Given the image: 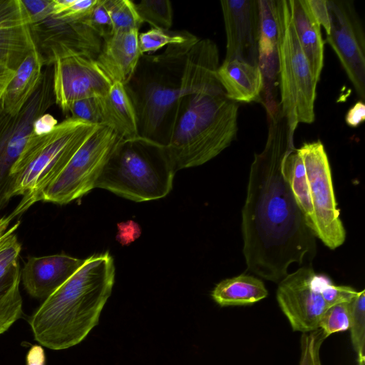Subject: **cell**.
<instances>
[{
  "instance_id": "cell-1",
  "label": "cell",
  "mask_w": 365,
  "mask_h": 365,
  "mask_svg": "<svg viewBox=\"0 0 365 365\" xmlns=\"http://www.w3.org/2000/svg\"><path fill=\"white\" fill-rule=\"evenodd\" d=\"M264 106L268 135L250 168L242 212L243 254L247 271L279 283L292 263L314 257L316 242L283 173L294 132L279 104Z\"/></svg>"
},
{
  "instance_id": "cell-2",
  "label": "cell",
  "mask_w": 365,
  "mask_h": 365,
  "mask_svg": "<svg viewBox=\"0 0 365 365\" xmlns=\"http://www.w3.org/2000/svg\"><path fill=\"white\" fill-rule=\"evenodd\" d=\"M114 279V262L108 252L85 259L29 319L34 339L53 350L79 344L97 325Z\"/></svg>"
},
{
  "instance_id": "cell-3",
  "label": "cell",
  "mask_w": 365,
  "mask_h": 365,
  "mask_svg": "<svg viewBox=\"0 0 365 365\" xmlns=\"http://www.w3.org/2000/svg\"><path fill=\"white\" fill-rule=\"evenodd\" d=\"M237 116V103L225 93L191 95L178 103L165 143H152L162 150L175 172L199 166L231 144Z\"/></svg>"
},
{
  "instance_id": "cell-4",
  "label": "cell",
  "mask_w": 365,
  "mask_h": 365,
  "mask_svg": "<svg viewBox=\"0 0 365 365\" xmlns=\"http://www.w3.org/2000/svg\"><path fill=\"white\" fill-rule=\"evenodd\" d=\"M99 125L68 117L48 134L31 133L11 171L12 197L23 196L9 215L12 220L39 201L44 190Z\"/></svg>"
},
{
  "instance_id": "cell-5",
  "label": "cell",
  "mask_w": 365,
  "mask_h": 365,
  "mask_svg": "<svg viewBox=\"0 0 365 365\" xmlns=\"http://www.w3.org/2000/svg\"><path fill=\"white\" fill-rule=\"evenodd\" d=\"M175 173L155 144L124 140L106 163L95 187L135 202L158 200L172 190Z\"/></svg>"
},
{
  "instance_id": "cell-6",
  "label": "cell",
  "mask_w": 365,
  "mask_h": 365,
  "mask_svg": "<svg viewBox=\"0 0 365 365\" xmlns=\"http://www.w3.org/2000/svg\"><path fill=\"white\" fill-rule=\"evenodd\" d=\"M216 88L209 64L202 58L191 54L184 59L178 81L173 83L156 78L143 82L135 94L128 92L138 115V139L160 144V130L168 118L171 125L178 103L191 95L212 93Z\"/></svg>"
},
{
  "instance_id": "cell-7",
  "label": "cell",
  "mask_w": 365,
  "mask_h": 365,
  "mask_svg": "<svg viewBox=\"0 0 365 365\" xmlns=\"http://www.w3.org/2000/svg\"><path fill=\"white\" fill-rule=\"evenodd\" d=\"M277 24V59L280 91L279 106L289 127L314 121L315 81L298 41L289 0H274Z\"/></svg>"
},
{
  "instance_id": "cell-8",
  "label": "cell",
  "mask_w": 365,
  "mask_h": 365,
  "mask_svg": "<svg viewBox=\"0 0 365 365\" xmlns=\"http://www.w3.org/2000/svg\"><path fill=\"white\" fill-rule=\"evenodd\" d=\"M124 140L110 127L100 125L44 190L39 201L64 205L86 195L95 188L106 163Z\"/></svg>"
},
{
  "instance_id": "cell-9",
  "label": "cell",
  "mask_w": 365,
  "mask_h": 365,
  "mask_svg": "<svg viewBox=\"0 0 365 365\" xmlns=\"http://www.w3.org/2000/svg\"><path fill=\"white\" fill-rule=\"evenodd\" d=\"M54 103L53 65L46 66L36 91L16 115L7 113L0 100V212L13 197L11 168L32 133L34 123Z\"/></svg>"
},
{
  "instance_id": "cell-10",
  "label": "cell",
  "mask_w": 365,
  "mask_h": 365,
  "mask_svg": "<svg viewBox=\"0 0 365 365\" xmlns=\"http://www.w3.org/2000/svg\"><path fill=\"white\" fill-rule=\"evenodd\" d=\"M297 150L304 163L313 209L312 232L334 250L344 242L346 232L339 217L324 145L318 140L304 143Z\"/></svg>"
},
{
  "instance_id": "cell-11",
  "label": "cell",
  "mask_w": 365,
  "mask_h": 365,
  "mask_svg": "<svg viewBox=\"0 0 365 365\" xmlns=\"http://www.w3.org/2000/svg\"><path fill=\"white\" fill-rule=\"evenodd\" d=\"M330 29L327 42L338 56L357 94L365 97V36L353 2L327 0Z\"/></svg>"
},
{
  "instance_id": "cell-12",
  "label": "cell",
  "mask_w": 365,
  "mask_h": 365,
  "mask_svg": "<svg viewBox=\"0 0 365 365\" xmlns=\"http://www.w3.org/2000/svg\"><path fill=\"white\" fill-rule=\"evenodd\" d=\"M112 83L95 58L72 55L53 63L55 103L66 116L73 103L89 97H103Z\"/></svg>"
},
{
  "instance_id": "cell-13",
  "label": "cell",
  "mask_w": 365,
  "mask_h": 365,
  "mask_svg": "<svg viewBox=\"0 0 365 365\" xmlns=\"http://www.w3.org/2000/svg\"><path fill=\"white\" fill-rule=\"evenodd\" d=\"M277 300L292 330L302 333L317 329L329 308L322 296L317 274L308 266L288 273L279 282Z\"/></svg>"
},
{
  "instance_id": "cell-14",
  "label": "cell",
  "mask_w": 365,
  "mask_h": 365,
  "mask_svg": "<svg viewBox=\"0 0 365 365\" xmlns=\"http://www.w3.org/2000/svg\"><path fill=\"white\" fill-rule=\"evenodd\" d=\"M36 48L21 0H0V100L19 66Z\"/></svg>"
},
{
  "instance_id": "cell-15",
  "label": "cell",
  "mask_w": 365,
  "mask_h": 365,
  "mask_svg": "<svg viewBox=\"0 0 365 365\" xmlns=\"http://www.w3.org/2000/svg\"><path fill=\"white\" fill-rule=\"evenodd\" d=\"M31 26L44 66L72 55L96 58L101 51L102 38L82 21L61 22L48 18Z\"/></svg>"
},
{
  "instance_id": "cell-16",
  "label": "cell",
  "mask_w": 365,
  "mask_h": 365,
  "mask_svg": "<svg viewBox=\"0 0 365 365\" xmlns=\"http://www.w3.org/2000/svg\"><path fill=\"white\" fill-rule=\"evenodd\" d=\"M220 5L227 40L225 60L259 65L258 0H222Z\"/></svg>"
},
{
  "instance_id": "cell-17",
  "label": "cell",
  "mask_w": 365,
  "mask_h": 365,
  "mask_svg": "<svg viewBox=\"0 0 365 365\" xmlns=\"http://www.w3.org/2000/svg\"><path fill=\"white\" fill-rule=\"evenodd\" d=\"M83 261L63 254L29 257L20 271V279L29 294L46 299L74 274Z\"/></svg>"
},
{
  "instance_id": "cell-18",
  "label": "cell",
  "mask_w": 365,
  "mask_h": 365,
  "mask_svg": "<svg viewBox=\"0 0 365 365\" xmlns=\"http://www.w3.org/2000/svg\"><path fill=\"white\" fill-rule=\"evenodd\" d=\"M138 35V30L118 31L103 40L96 60L113 83L127 86L134 76L142 56Z\"/></svg>"
},
{
  "instance_id": "cell-19",
  "label": "cell",
  "mask_w": 365,
  "mask_h": 365,
  "mask_svg": "<svg viewBox=\"0 0 365 365\" xmlns=\"http://www.w3.org/2000/svg\"><path fill=\"white\" fill-rule=\"evenodd\" d=\"M216 75L228 99L236 103L262 101L264 80L259 65L224 60Z\"/></svg>"
},
{
  "instance_id": "cell-20",
  "label": "cell",
  "mask_w": 365,
  "mask_h": 365,
  "mask_svg": "<svg viewBox=\"0 0 365 365\" xmlns=\"http://www.w3.org/2000/svg\"><path fill=\"white\" fill-rule=\"evenodd\" d=\"M292 19L300 46L318 83L324 66V45L321 26L307 0H289Z\"/></svg>"
},
{
  "instance_id": "cell-21",
  "label": "cell",
  "mask_w": 365,
  "mask_h": 365,
  "mask_svg": "<svg viewBox=\"0 0 365 365\" xmlns=\"http://www.w3.org/2000/svg\"><path fill=\"white\" fill-rule=\"evenodd\" d=\"M100 101L104 125L113 129L125 141H135L140 138L136 109L125 85L113 82Z\"/></svg>"
},
{
  "instance_id": "cell-22",
  "label": "cell",
  "mask_w": 365,
  "mask_h": 365,
  "mask_svg": "<svg viewBox=\"0 0 365 365\" xmlns=\"http://www.w3.org/2000/svg\"><path fill=\"white\" fill-rule=\"evenodd\" d=\"M43 66V58L37 48L19 66L1 98L7 113L16 115L30 99L39 85Z\"/></svg>"
},
{
  "instance_id": "cell-23",
  "label": "cell",
  "mask_w": 365,
  "mask_h": 365,
  "mask_svg": "<svg viewBox=\"0 0 365 365\" xmlns=\"http://www.w3.org/2000/svg\"><path fill=\"white\" fill-rule=\"evenodd\" d=\"M267 295V289L262 281L247 274L221 281L211 294L214 301L221 307L250 305Z\"/></svg>"
},
{
  "instance_id": "cell-24",
  "label": "cell",
  "mask_w": 365,
  "mask_h": 365,
  "mask_svg": "<svg viewBox=\"0 0 365 365\" xmlns=\"http://www.w3.org/2000/svg\"><path fill=\"white\" fill-rule=\"evenodd\" d=\"M283 173L306 222L312 231L313 209L305 168L302 157L295 148L289 152L284 160Z\"/></svg>"
},
{
  "instance_id": "cell-25",
  "label": "cell",
  "mask_w": 365,
  "mask_h": 365,
  "mask_svg": "<svg viewBox=\"0 0 365 365\" xmlns=\"http://www.w3.org/2000/svg\"><path fill=\"white\" fill-rule=\"evenodd\" d=\"M20 282L19 264L0 279V334L23 316Z\"/></svg>"
},
{
  "instance_id": "cell-26",
  "label": "cell",
  "mask_w": 365,
  "mask_h": 365,
  "mask_svg": "<svg viewBox=\"0 0 365 365\" xmlns=\"http://www.w3.org/2000/svg\"><path fill=\"white\" fill-rule=\"evenodd\" d=\"M259 14V66L266 69L277 56V30L274 16V0H258Z\"/></svg>"
},
{
  "instance_id": "cell-27",
  "label": "cell",
  "mask_w": 365,
  "mask_h": 365,
  "mask_svg": "<svg viewBox=\"0 0 365 365\" xmlns=\"http://www.w3.org/2000/svg\"><path fill=\"white\" fill-rule=\"evenodd\" d=\"M199 38L186 31H170L151 28L139 33L138 43L140 53L154 52L165 46H180L195 43Z\"/></svg>"
},
{
  "instance_id": "cell-28",
  "label": "cell",
  "mask_w": 365,
  "mask_h": 365,
  "mask_svg": "<svg viewBox=\"0 0 365 365\" xmlns=\"http://www.w3.org/2000/svg\"><path fill=\"white\" fill-rule=\"evenodd\" d=\"M111 20L113 32L138 30L143 23L135 3L130 0H103Z\"/></svg>"
},
{
  "instance_id": "cell-29",
  "label": "cell",
  "mask_w": 365,
  "mask_h": 365,
  "mask_svg": "<svg viewBox=\"0 0 365 365\" xmlns=\"http://www.w3.org/2000/svg\"><path fill=\"white\" fill-rule=\"evenodd\" d=\"M135 6L143 22L152 28L169 30L173 25V12L168 0H142Z\"/></svg>"
},
{
  "instance_id": "cell-30",
  "label": "cell",
  "mask_w": 365,
  "mask_h": 365,
  "mask_svg": "<svg viewBox=\"0 0 365 365\" xmlns=\"http://www.w3.org/2000/svg\"><path fill=\"white\" fill-rule=\"evenodd\" d=\"M351 321L350 325L351 340L357 361H365V290L358 292L351 302Z\"/></svg>"
},
{
  "instance_id": "cell-31",
  "label": "cell",
  "mask_w": 365,
  "mask_h": 365,
  "mask_svg": "<svg viewBox=\"0 0 365 365\" xmlns=\"http://www.w3.org/2000/svg\"><path fill=\"white\" fill-rule=\"evenodd\" d=\"M98 0H53L51 19L61 22L81 21L86 19Z\"/></svg>"
},
{
  "instance_id": "cell-32",
  "label": "cell",
  "mask_w": 365,
  "mask_h": 365,
  "mask_svg": "<svg viewBox=\"0 0 365 365\" xmlns=\"http://www.w3.org/2000/svg\"><path fill=\"white\" fill-rule=\"evenodd\" d=\"M351 321V302L336 304L329 307L318 324L326 339L331 334L345 331L350 328Z\"/></svg>"
},
{
  "instance_id": "cell-33",
  "label": "cell",
  "mask_w": 365,
  "mask_h": 365,
  "mask_svg": "<svg viewBox=\"0 0 365 365\" xmlns=\"http://www.w3.org/2000/svg\"><path fill=\"white\" fill-rule=\"evenodd\" d=\"M19 225L20 221L7 230L0 238V279L19 264L21 245L18 240L15 231Z\"/></svg>"
},
{
  "instance_id": "cell-34",
  "label": "cell",
  "mask_w": 365,
  "mask_h": 365,
  "mask_svg": "<svg viewBox=\"0 0 365 365\" xmlns=\"http://www.w3.org/2000/svg\"><path fill=\"white\" fill-rule=\"evenodd\" d=\"M326 339L320 329L302 333L300 338V358L299 365H322L320 349Z\"/></svg>"
},
{
  "instance_id": "cell-35",
  "label": "cell",
  "mask_w": 365,
  "mask_h": 365,
  "mask_svg": "<svg viewBox=\"0 0 365 365\" xmlns=\"http://www.w3.org/2000/svg\"><path fill=\"white\" fill-rule=\"evenodd\" d=\"M322 296L329 307L336 304L351 302L358 292L351 287L335 285L326 275L317 274Z\"/></svg>"
},
{
  "instance_id": "cell-36",
  "label": "cell",
  "mask_w": 365,
  "mask_h": 365,
  "mask_svg": "<svg viewBox=\"0 0 365 365\" xmlns=\"http://www.w3.org/2000/svg\"><path fill=\"white\" fill-rule=\"evenodd\" d=\"M101 97H89L75 101L68 110L69 117L92 124L104 125ZM67 117V118H68Z\"/></svg>"
},
{
  "instance_id": "cell-37",
  "label": "cell",
  "mask_w": 365,
  "mask_h": 365,
  "mask_svg": "<svg viewBox=\"0 0 365 365\" xmlns=\"http://www.w3.org/2000/svg\"><path fill=\"white\" fill-rule=\"evenodd\" d=\"M103 2V0H98L90 14L81 21L95 31L102 40L113 32L111 20Z\"/></svg>"
},
{
  "instance_id": "cell-38",
  "label": "cell",
  "mask_w": 365,
  "mask_h": 365,
  "mask_svg": "<svg viewBox=\"0 0 365 365\" xmlns=\"http://www.w3.org/2000/svg\"><path fill=\"white\" fill-rule=\"evenodd\" d=\"M31 25L43 22L51 17L53 0H21Z\"/></svg>"
},
{
  "instance_id": "cell-39",
  "label": "cell",
  "mask_w": 365,
  "mask_h": 365,
  "mask_svg": "<svg viewBox=\"0 0 365 365\" xmlns=\"http://www.w3.org/2000/svg\"><path fill=\"white\" fill-rule=\"evenodd\" d=\"M116 240L123 245H128L138 239L141 234L140 227L133 220L122 222L117 225Z\"/></svg>"
},
{
  "instance_id": "cell-40",
  "label": "cell",
  "mask_w": 365,
  "mask_h": 365,
  "mask_svg": "<svg viewBox=\"0 0 365 365\" xmlns=\"http://www.w3.org/2000/svg\"><path fill=\"white\" fill-rule=\"evenodd\" d=\"M309 8L320 26H322L327 34L329 32V14L327 0H307Z\"/></svg>"
},
{
  "instance_id": "cell-41",
  "label": "cell",
  "mask_w": 365,
  "mask_h": 365,
  "mask_svg": "<svg viewBox=\"0 0 365 365\" xmlns=\"http://www.w3.org/2000/svg\"><path fill=\"white\" fill-rule=\"evenodd\" d=\"M57 120L49 113H44L38 118L33 126L32 133L36 135L48 134L57 125Z\"/></svg>"
},
{
  "instance_id": "cell-42",
  "label": "cell",
  "mask_w": 365,
  "mask_h": 365,
  "mask_svg": "<svg viewBox=\"0 0 365 365\" xmlns=\"http://www.w3.org/2000/svg\"><path fill=\"white\" fill-rule=\"evenodd\" d=\"M365 120V105L363 101H358L347 112L345 121L350 127H357Z\"/></svg>"
},
{
  "instance_id": "cell-43",
  "label": "cell",
  "mask_w": 365,
  "mask_h": 365,
  "mask_svg": "<svg viewBox=\"0 0 365 365\" xmlns=\"http://www.w3.org/2000/svg\"><path fill=\"white\" fill-rule=\"evenodd\" d=\"M26 365H45V355L40 346H34L26 356Z\"/></svg>"
},
{
  "instance_id": "cell-44",
  "label": "cell",
  "mask_w": 365,
  "mask_h": 365,
  "mask_svg": "<svg viewBox=\"0 0 365 365\" xmlns=\"http://www.w3.org/2000/svg\"><path fill=\"white\" fill-rule=\"evenodd\" d=\"M358 365H365V361H358Z\"/></svg>"
}]
</instances>
